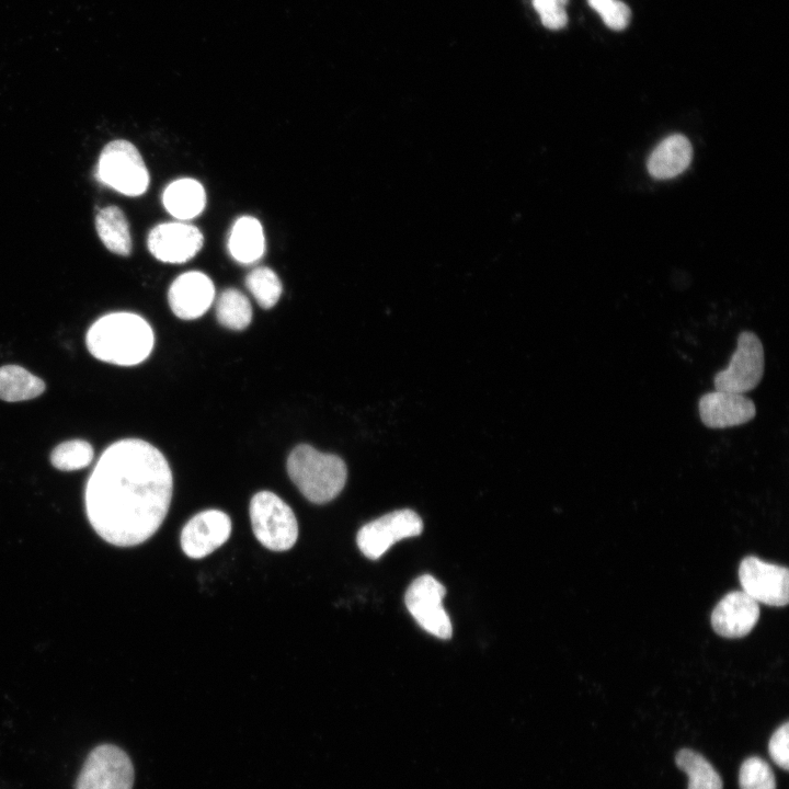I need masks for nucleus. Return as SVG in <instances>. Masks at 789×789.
<instances>
[{"instance_id":"nucleus-11","label":"nucleus","mask_w":789,"mask_h":789,"mask_svg":"<svg viewBox=\"0 0 789 789\" xmlns=\"http://www.w3.org/2000/svg\"><path fill=\"white\" fill-rule=\"evenodd\" d=\"M203 243L199 229L181 220L157 225L147 239L150 253L165 263H184L193 259Z\"/></svg>"},{"instance_id":"nucleus-4","label":"nucleus","mask_w":789,"mask_h":789,"mask_svg":"<svg viewBox=\"0 0 789 789\" xmlns=\"http://www.w3.org/2000/svg\"><path fill=\"white\" fill-rule=\"evenodd\" d=\"M249 513L254 536L265 548L285 551L295 545L298 537L296 516L275 493L260 491L254 494Z\"/></svg>"},{"instance_id":"nucleus-8","label":"nucleus","mask_w":789,"mask_h":789,"mask_svg":"<svg viewBox=\"0 0 789 789\" xmlns=\"http://www.w3.org/2000/svg\"><path fill=\"white\" fill-rule=\"evenodd\" d=\"M446 590L435 578L424 574L415 579L405 592V606L415 621L428 633L449 639L453 627L443 606Z\"/></svg>"},{"instance_id":"nucleus-20","label":"nucleus","mask_w":789,"mask_h":789,"mask_svg":"<svg viewBox=\"0 0 789 789\" xmlns=\"http://www.w3.org/2000/svg\"><path fill=\"white\" fill-rule=\"evenodd\" d=\"M45 382L19 365L0 367V399L19 402L34 399L45 391Z\"/></svg>"},{"instance_id":"nucleus-24","label":"nucleus","mask_w":789,"mask_h":789,"mask_svg":"<svg viewBox=\"0 0 789 789\" xmlns=\"http://www.w3.org/2000/svg\"><path fill=\"white\" fill-rule=\"evenodd\" d=\"M245 286L264 309L274 307L282 295L279 277L266 266L252 270L245 277Z\"/></svg>"},{"instance_id":"nucleus-14","label":"nucleus","mask_w":789,"mask_h":789,"mask_svg":"<svg viewBox=\"0 0 789 789\" xmlns=\"http://www.w3.org/2000/svg\"><path fill=\"white\" fill-rule=\"evenodd\" d=\"M759 618L758 603L743 591L725 594L711 613V626L724 638H741L750 633Z\"/></svg>"},{"instance_id":"nucleus-10","label":"nucleus","mask_w":789,"mask_h":789,"mask_svg":"<svg viewBox=\"0 0 789 789\" xmlns=\"http://www.w3.org/2000/svg\"><path fill=\"white\" fill-rule=\"evenodd\" d=\"M739 579L743 592L757 603L776 607L788 604L789 572L786 567L747 556L740 563Z\"/></svg>"},{"instance_id":"nucleus-12","label":"nucleus","mask_w":789,"mask_h":789,"mask_svg":"<svg viewBox=\"0 0 789 789\" xmlns=\"http://www.w3.org/2000/svg\"><path fill=\"white\" fill-rule=\"evenodd\" d=\"M231 533L230 517L219 510L203 511L193 516L181 533V547L193 559H201L222 546Z\"/></svg>"},{"instance_id":"nucleus-22","label":"nucleus","mask_w":789,"mask_h":789,"mask_svg":"<svg viewBox=\"0 0 789 789\" xmlns=\"http://www.w3.org/2000/svg\"><path fill=\"white\" fill-rule=\"evenodd\" d=\"M217 320L231 330H243L252 320V307L249 299L238 289H225L216 302Z\"/></svg>"},{"instance_id":"nucleus-21","label":"nucleus","mask_w":789,"mask_h":789,"mask_svg":"<svg viewBox=\"0 0 789 789\" xmlns=\"http://www.w3.org/2000/svg\"><path fill=\"white\" fill-rule=\"evenodd\" d=\"M677 767L687 774V789H722V780L712 765L695 751L683 748L675 757Z\"/></svg>"},{"instance_id":"nucleus-1","label":"nucleus","mask_w":789,"mask_h":789,"mask_svg":"<svg viewBox=\"0 0 789 789\" xmlns=\"http://www.w3.org/2000/svg\"><path fill=\"white\" fill-rule=\"evenodd\" d=\"M172 492V471L163 454L142 439H119L102 453L87 480V517L106 542L137 546L163 523Z\"/></svg>"},{"instance_id":"nucleus-26","label":"nucleus","mask_w":789,"mask_h":789,"mask_svg":"<svg viewBox=\"0 0 789 789\" xmlns=\"http://www.w3.org/2000/svg\"><path fill=\"white\" fill-rule=\"evenodd\" d=\"M588 4L601 15L604 23L614 31L626 28L630 22L631 11L620 0H587Z\"/></svg>"},{"instance_id":"nucleus-3","label":"nucleus","mask_w":789,"mask_h":789,"mask_svg":"<svg viewBox=\"0 0 789 789\" xmlns=\"http://www.w3.org/2000/svg\"><path fill=\"white\" fill-rule=\"evenodd\" d=\"M287 472L301 494L316 504L335 499L347 478L346 465L339 456L321 453L307 444L291 450Z\"/></svg>"},{"instance_id":"nucleus-28","label":"nucleus","mask_w":789,"mask_h":789,"mask_svg":"<svg viewBox=\"0 0 789 789\" xmlns=\"http://www.w3.org/2000/svg\"><path fill=\"white\" fill-rule=\"evenodd\" d=\"M789 723L785 722L771 735L768 752L771 759L785 770L789 769Z\"/></svg>"},{"instance_id":"nucleus-16","label":"nucleus","mask_w":789,"mask_h":789,"mask_svg":"<svg viewBox=\"0 0 789 789\" xmlns=\"http://www.w3.org/2000/svg\"><path fill=\"white\" fill-rule=\"evenodd\" d=\"M693 148L689 140L681 134L664 138L650 153L648 171L658 180L672 179L684 172L690 164Z\"/></svg>"},{"instance_id":"nucleus-7","label":"nucleus","mask_w":789,"mask_h":789,"mask_svg":"<svg viewBox=\"0 0 789 789\" xmlns=\"http://www.w3.org/2000/svg\"><path fill=\"white\" fill-rule=\"evenodd\" d=\"M134 767L121 747L102 744L91 751L79 774L76 789H132Z\"/></svg>"},{"instance_id":"nucleus-27","label":"nucleus","mask_w":789,"mask_h":789,"mask_svg":"<svg viewBox=\"0 0 789 789\" xmlns=\"http://www.w3.org/2000/svg\"><path fill=\"white\" fill-rule=\"evenodd\" d=\"M568 0H533V5L540 16L542 25L549 30H561L568 23L564 10Z\"/></svg>"},{"instance_id":"nucleus-23","label":"nucleus","mask_w":789,"mask_h":789,"mask_svg":"<svg viewBox=\"0 0 789 789\" xmlns=\"http://www.w3.org/2000/svg\"><path fill=\"white\" fill-rule=\"evenodd\" d=\"M92 445L84 439H70L58 444L50 454V464L61 471H75L89 466L93 459Z\"/></svg>"},{"instance_id":"nucleus-13","label":"nucleus","mask_w":789,"mask_h":789,"mask_svg":"<svg viewBox=\"0 0 789 789\" xmlns=\"http://www.w3.org/2000/svg\"><path fill=\"white\" fill-rule=\"evenodd\" d=\"M215 298L211 279L204 273L190 271L178 276L168 291V301L173 313L184 320L203 316Z\"/></svg>"},{"instance_id":"nucleus-15","label":"nucleus","mask_w":789,"mask_h":789,"mask_svg":"<svg viewBox=\"0 0 789 789\" xmlns=\"http://www.w3.org/2000/svg\"><path fill=\"white\" fill-rule=\"evenodd\" d=\"M701 422L709 428H727L750 422L756 414L754 402L744 395L714 390L698 403Z\"/></svg>"},{"instance_id":"nucleus-2","label":"nucleus","mask_w":789,"mask_h":789,"mask_svg":"<svg viewBox=\"0 0 789 789\" xmlns=\"http://www.w3.org/2000/svg\"><path fill=\"white\" fill-rule=\"evenodd\" d=\"M155 336L150 324L132 312H112L98 319L88 330V351L96 359L134 366L151 353Z\"/></svg>"},{"instance_id":"nucleus-6","label":"nucleus","mask_w":789,"mask_h":789,"mask_svg":"<svg viewBox=\"0 0 789 789\" xmlns=\"http://www.w3.org/2000/svg\"><path fill=\"white\" fill-rule=\"evenodd\" d=\"M764 347L752 331H742L729 365L713 378L716 390L745 395L757 387L764 374Z\"/></svg>"},{"instance_id":"nucleus-9","label":"nucleus","mask_w":789,"mask_h":789,"mask_svg":"<svg viewBox=\"0 0 789 789\" xmlns=\"http://www.w3.org/2000/svg\"><path fill=\"white\" fill-rule=\"evenodd\" d=\"M423 523L411 510H398L364 525L357 534V546L371 560L379 559L392 545L422 533Z\"/></svg>"},{"instance_id":"nucleus-19","label":"nucleus","mask_w":789,"mask_h":789,"mask_svg":"<svg viewBox=\"0 0 789 789\" xmlns=\"http://www.w3.org/2000/svg\"><path fill=\"white\" fill-rule=\"evenodd\" d=\"M95 228L102 243L111 252L128 255L132 251V236L128 220L117 206L101 208L95 216Z\"/></svg>"},{"instance_id":"nucleus-18","label":"nucleus","mask_w":789,"mask_h":789,"mask_svg":"<svg viewBox=\"0 0 789 789\" xmlns=\"http://www.w3.org/2000/svg\"><path fill=\"white\" fill-rule=\"evenodd\" d=\"M228 249L231 256L242 263L259 261L265 251V237L261 222L251 216H242L233 224Z\"/></svg>"},{"instance_id":"nucleus-5","label":"nucleus","mask_w":789,"mask_h":789,"mask_svg":"<svg viewBox=\"0 0 789 789\" xmlns=\"http://www.w3.org/2000/svg\"><path fill=\"white\" fill-rule=\"evenodd\" d=\"M96 178L104 185L127 196L144 194L149 185V172L137 148L117 139L101 151Z\"/></svg>"},{"instance_id":"nucleus-25","label":"nucleus","mask_w":789,"mask_h":789,"mask_svg":"<svg viewBox=\"0 0 789 789\" xmlns=\"http://www.w3.org/2000/svg\"><path fill=\"white\" fill-rule=\"evenodd\" d=\"M740 789H776L773 769L759 757L745 759L739 771Z\"/></svg>"},{"instance_id":"nucleus-17","label":"nucleus","mask_w":789,"mask_h":789,"mask_svg":"<svg viewBox=\"0 0 789 789\" xmlns=\"http://www.w3.org/2000/svg\"><path fill=\"white\" fill-rule=\"evenodd\" d=\"M162 203L170 215L184 221L197 217L204 210L206 193L198 181L183 178L165 187Z\"/></svg>"}]
</instances>
